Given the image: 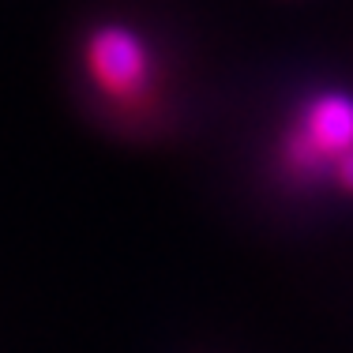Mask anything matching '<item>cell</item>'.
I'll return each mask as SVG.
<instances>
[{"mask_svg":"<svg viewBox=\"0 0 353 353\" xmlns=\"http://www.w3.org/2000/svg\"><path fill=\"white\" fill-rule=\"evenodd\" d=\"M353 150V94L319 90L293 113L282 136L279 158L301 181H316L319 173H334V165Z\"/></svg>","mask_w":353,"mask_h":353,"instance_id":"cell-1","label":"cell"},{"mask_svg":"<svg viewBox=\"0 0 353 353\" xmlns=\"http://www.w3.org/2000/svg\"><path fill=\"white\" fill-rule=\"evenodd\" d=\"M83 68L87 79L105 102L139 105L154 83V53L147 38L124 23H102L83 41Z\"/></svg>","mask_w":353,"mask_h":353,"instance_id":"cell-2","label":"cell"},{"mask_svg":"<svg viewBox=\"0 0 353 353\" xmlns=\"http://www.w3.org/2000/svg\"><path fill=\"white\" fill-rule=\"evenodd\" d=\"M331 181H334V184H339V188H342V192H346V196H353V150H350V154H346V158H342V162H339V165H334V173H331Z\"/></svg>","mask_w":353,"mask_h":353,"instance_id":"cell-3","label":"cell"}]
</instances>
